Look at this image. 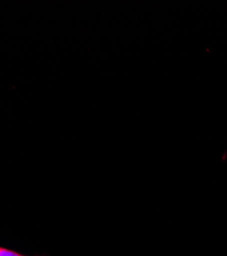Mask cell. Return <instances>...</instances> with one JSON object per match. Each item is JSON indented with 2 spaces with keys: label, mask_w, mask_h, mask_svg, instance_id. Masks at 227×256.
<instances>
[{
  "label": "cell",
  "mask_w": 227,
  "mask_h": 256,
  "mask_svg": "<svg viewBox=\"0 0 227 256\" xmlns=\"http://www.w3.org/2000/svg\"><path fill=\"white\" fill-rule=\"evenodd\" d=\"M0 256H26V255H22L17 252H13L9 249L0 247Z\"/></svg>",
  "instance_id": "1"
}]
</instances>
